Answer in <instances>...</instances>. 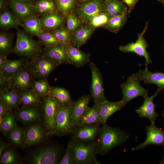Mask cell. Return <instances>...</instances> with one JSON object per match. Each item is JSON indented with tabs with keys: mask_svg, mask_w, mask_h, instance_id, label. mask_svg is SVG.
Returning <instances> with one entry per match:
<instances>
[{
	"mask_svg": "<svg viewBox=\"0 0 164 164\" xmlns=\"http://www.w3.org/2000/svg\"><path fill=\"white\" fill-rule=\"evenodd\" d=\"M51 87L46 78L35 80L31 88L40 98L43 99L50 94Z\"/></svg>",
	"mask_w": 164,
	"mask_h": 164,
	"instance_id": "obj_34",
	"label": "cell"
},
{
	"mask_svg": "<svg viewBox=\"0 0 164 164\" xmlns=\"http://www.w3.org/2000/svg\"><path fill=\"white\" fill-rule=\"evenodd\" d=\"M38 37L41 43L45 47L52 46L63 43L52 33L44 31Z\"/></svg>",
	"mask_w": 164,
	"mask_h": 164,
	"instance_id": "obj_43",
	"label": "cell"
},
{
	"mask_svg": "<svg viewBox=\"0 0 164 164\" xmlns=\"http://www.w3.org/2000/svg\"><path fill=\"white\" fill-rule=\"evenodd\" d=\"M61 103L50 94L43 99L41 107L43 125L48 133H54L56 115Z\"/></svg>",
	"mask_w": 164,
	"mask_h": 164,
	"instance_id": "obj_5",
	"label": "cell"
},
{
	"mask_svg": "<svg viewBox=\"0 0 164 164\" xmlns=\"http://www.w3.org/2000/svg\"><path fill=\"white\" fill-rule=\"evenodd\" d=\"M9 110H11L7 105L3 101H0V117H3Z\"/></svg>",
	"mask_w": 164,
	"mask_h": 164,
	"instance_id": "obj_49",
	"label": "cell"
},
{
	"mask_svg": "<svg viewBox=\"0 0 164 164\" xmlns=\"http://www.w3.org/2000/svg\"><path fill=\"white\" fill-rule=\"evenodd\" d=\"M162 116L164 118V110H163V112L162 114Z\"/></svg>",
	"mask_w": 164,
	"mask_h": 164,
	"instance_id": "obj_57",
	"label": "cell"
},
{
	"mask_svg": "<svg viewBox=\"0 0 164 164\" xmlns=\"http://www.w3.org/2000/svg\"><path fill=\"white\" fill-rule=\"evenodd\" d=\"M73 102L61 103L56 117L54 134L62 136L72 133L73 127L71 122L70 112Z\"/></svg>",
	"mask_w": 164,
	"mask_h": 164,
	"instance_id": "obj_6",
	"label": "cell"
},
{
	"mask_svg": "<svg viewBox=\"0 0 164 164\" xmlns=\"http://www.w3.org/2000/svg\"><path fill=\"white\" fill-rule=\"evenodd\" d=\"M61 154L58 147L54 144L47 143L33 149L28 155L27 160L32 164H58Z\"/></svg>",
	"mask_w": 164,
	"mask_h": 164,
	"instance_id": "obj_4",
	"label": "cell"
},
{
	"mask_svg": "<svg viewBox=\"0 0 164 164\" xmlns=\"http://www.w3.org/2000/svg\"><path fill=\"white\" fill-rule=\"evenodd\" d=\"M59 65L44 53L31 60L29 66L36 78H46Z\"/></svg>",
	"mask_w": 164,
	"mask_h": 164,
	"instance_id": "obj_8",
	"label": "cell"
},
{
	"mask_svg": "<svg viewBox=\"0 0 164 164\" xmlns=\"http://www.w3.org/2000/svg\"><path fill=\"white\" fill-rule=\"evenodd\" d=\"M52 33L61 43L65 44L71 43V33L67 28L60 27L53 30Z\"/></svg>",
	"mask_w": 164,
	"mask_h": 164,
	"instance_id": "obj_44",
	"label": "cell"
},
{
	"mask_svg": "<svg viewBox=\"0 0 164 164\" xmlns=\"http://www.w3.org/2000/svg\"><path fill=\"white\" fill-rule=\"evenodd\" d=\"M10 144L1 141L0 143V156L3 151L9 146Z\"/></svg>",
	"mask_w": 164,
	"mask_h": 164,
	"instance_id": "obj_51",
	"label": "cell"
},
{
	"mask_svg": "<svg viewBox=\"0 0 164 164\" xmlns=\"http://www.w3.org/2000/svg\"><path fill=\"white\" fill-rule=\"evenodd\" d=\"M79 2L82 4L88 2L91 0H78Z\"/></svg>",
	"mask_w": 164,
	"mask_h": 164,
	"instance_id": "obj_53",
	"label": "cell"
},
{
	"mask_svg": "<svg viewBox=\"0 0 164 164\" xmlns=\"http://www.w3.org/2000/svg\"><path fill=\"white\" fill-rule=\"evenodd\" d=\"M89 66L91 73V93L94 101V105L99 106L107 100L104 93L103 77L99 68L92 62Z\"/></svg>",
	"mask_w": 164,
	"mask_h": 164,
	"instance_id": "obj_10",
	"label": "cell"
},
{
	"mask_svg": "<svg viewBox=\"0 0 164 164\" xmlns=\"http://www.w3.org/2000/svg\"><path fill=\"white\" fill-rule=\"evenodd\" d=\"M58 164H74L71 150L70 140L69 141L67 144L64 155Z\"/></svg>",
	"mask_w": 164,
	"mask_h": 164,
	"instance_id": "obj_46",
	"label": "cell"
},
{
	"mask_svg": "<svg viewBox=\"0 0 164 164\" xmlns=\"http://www.w3.org/2000/svg\"><path fill=\"white\" fill-rule=\"evenodd\" d=\"M0 158V164H19L22 163V159L17 152L9 147L3 151Z\"/></svg>",
	"mask_w": 164,
	"mask_h": 164,
	"instance_id": "obj_35",
	"label": "cell"
},
{
	"mask_svg": "<svg viewBox=\"0 0 164 164\" xmlns=\"http://www.w3.org/2000/svg\"><path fill=\"white\" fill-rule=\"evenodd\" d=\"M9 78L0 73V91L9 88Z\"/></svg>",
	"mask_w": 164,
	"mask_h": 164,
	"instance_id": "obj_47",
	"label": "cell"
},
{
	"mask_svg": "<svg viewBox=\"0 0 164 164\" xmlns=\"http://www.w3.org/2000/svg\"><path fill=\"white\" fill-rule=\"evenodd\" d=\"M50 94L61 103H70L73 102L68 91L62 87H51Z\"/></svg>",
	"mask_w": 164,
	"mask_h": 164,
	"instance_id": "obj_39",
	"label": "cell"
},
{
	"mask_svg": "<svg viewBox=\"0 0 164 164\" xmlns=\"http://www.w3.org/2000/svg\"><path fill=\"white\" fill-rule=\"evenodd\" d=\"M129 14L127 12L111 17L104 28L111 32L118 33L126 24Z\"/></svg>",
	"mask_w": 164,
	"mask_h": 164,
	"instance_id": "obj_30",
	"label": "cell"
},
{
	"mask_svg": "<svg viewBox=\"0 0 164 164\" xmlns=\"http://www.w3.org/2000/svg\"><path fill=\"white\" fill-rule=\"evenodd\" d=\"M105 4L106 12L110 18L128 12L127 6L122 1L105 0Z\"/></svg>",
	"mask_w": 164,
	"mask_h": 164,
	"instance_id": "obj_31",
	"label": "cell"
},
{
	"mask_svg": "<svg viewBox=\"0 0 164 164\" xmlns=\"http://www.w3.org/2000/svg\"><path fill=\"white\" fill-rule=\"evenodd\" d=\"M34 6L39 13L45 15L55 12V9L53 0H40Z\"/></svg>",
	"mask_w": 164,
	"mask_h": 164,
	"instance_id": "obj_40",
	"label": "cell"
},
{
	"mask_svg": "<svg viewBox=\"0 0 164 164\" xmlns=\"http://www.w3.org/2000/svg\"><path fill=\"white\" fill-rule=\"evenodd\" d=\"M110 18L106 12H103L93 17L87 24L95 29L98 27L104 28Z\"/></svg>",
	"mask_w": 164,
	"mask_h": 164,
	"instance_id": "obj_41",
	"label": "cell"
},
{
	"mask_svg": "<svg viewBox=\"0 0 164 164\" xmlns=\"http://www.w3.org/2000/svg\"><path fill=\"white\" fill-rule=\"evenodd\" d=\"M40 20L43 29L48 30L61 27L64 22L63 17L55 12L45 15Z\"/></svg>",
	"mask_w": 164,
	"mask_h": 164,
	"instance_id": "obj_27",
	"label": "cell"
},
{
	"mask_svg": "<svg viewBox=\"0 0 164 164\" xmlns=\"http://www.w3.org/2000/svg\"><path fill=\"white\" fill-rule=\"evenodd\" d=\"M12 51L18 56H26L31 60L41 54L42 49L40 43L33 39L25 31L19 29Z\"/></svg>",
	"mask_w": 164,
	"mask_h": 164,
	"instance_id": "obj_3",
	"label": "cell"
},
{
	"mask_svg": "<svg viewBox=\"0 0 164 164\" xmlns=\"http://www.w3.org/2000/svg\"><path fill=\"white\" fill-rule=\"evenodd\" d=\"M157 1L162 4L164 6V0H157Z\"/></svg>",
	"mask_w": 164,
	"mask_h": 164,
	"instance_id": "obj_55",
	"label": "cell"
},
{
	"mask_svg": "<svg viewBox=\"0 0 164 164\" xmlns=\"http://www.w3.org/2000/svg\"><path fill=\"white\" fill-rule=\"evenodd\" d=\"M12 38L9 33L2 31L0 33V54L8 56L12 51Z\"/></svg>",
	"mask_w": 164,
	"mask_h": 164,
	"instance_id": "obj_38",
	"label": "cell"
},
{
	"mask_svg": "<svg viewBox=\"0 0 164 164\" xmlns=\"http://www.w3.org/2000/svg\"><path fill=\"white\" fill-rule=\"evenodd\" d=\"M17 118L15 113L12 111H8L4 116L2 123L0 124V131L5 135L13 129L17 125Z\"/></svg>",
	"mask_w": 164,
	"mask_h": 164,
	"instance_id": "obj_36",
	"label": "cell"
},
{
	"mask_svg": "<svg viewBox=\"0 0 164 164\" xmlns=\"http://www.w3.org/2000/svg\"><path fill=\"white\" fill-rule=\"evenodd\" d=\"M105 12V0H91L76 7L74 13L82 23L87 24L93 17Z\"/></svg>",
	"mask_w": 164,
	"mask_h": 164,
	"instance_id": "obj_7",
	"label": "cell"
},
{
	"mask_svg": "<svg viewBox=\"0 0 164 164\" xmlns=\"http://www.w3.org/2000/svg\"><path fill=\"white\" fill-rule=\"evenodd\" d=\"M71 150L74 164H101L97 159L95 141L85 142L71 139Z\"/></svg>",
	"mask_w": 164,
	"mask_h": 164,
	"instance_id": "obj_2",
	"label": "cell"
},
{
	"mask_svg": "<svg viewBox=\"0 0 164 164\" xmlns=\"http://www.w3.org/2000/svg\"><path fill=\"white\" fill-rule=\"evenodd\" d=\"M129 138L128 133L118 128L111 127L106 123L102 124L95 140L98 154H107L115 147L125 142Z\"/></svg>",
	"mask_w": 164,
	"mask_h": 164,
	"instance_id": "obj_1",
	"label": "cell"
},
{
	"mask_svg": "<svg viewBox=\"0 0 164 164\" xmlns=\"http://www.w3.org/2000/svg\"><path fill=\"white\" fill-rule=\"evenodd\" d=\"M127 6L129 13L133 10L136 4L138 2V0H122Z\"/></svg>",
	"mask_w": 164,
	"mask_h": 164,
	"instance_id": "obj_48",
	"label": "cell"
},
{
	"mask_svg": "<svg viewBox=\"0 0 164 164\" xmlns=\"http://www.w3.org/2000/svg\"><path fill=\"white\" fill-rule=\"evenodd\" d=\"M19 92L20 107L41 106L42 101L31 88Z\"/></svg>",
	"mask_w": 164,
	"mask_h": 164,
	"instance_id": "obj_29",
	"label": "cell"
},
{
	"mask_svg": "<svg viewBox=\"0 0 164 164\" xmlns=\"http://www.w3.org/2000/svg\"><path fill=\"white\" fill-rule=\"evenodd\" d=\"M163 146L164 148V145ZM160 163L161 164H164V153L162 158V159L161 160V161Z\"/></svg>",
	"mask_w": 164,
	"mask_h": 164,
	"instance_id": "obj_54",
	"label": "cell"
},
{
	"mask_svg": "<svg viewBox=\"0 0 164 164\" xmlns=\"http://www.w3.org/2000/svg\"><path fill=\"white\" fill-rule=\"evenodd\" d=\"M67 28L70 33H72L81 26L82 22L80 19L72 12L67 17Z\"/></svg>",
	"mask_w": 164,
	"mask_h": 164,
	"instance_id": "obj_45",
	"label": "cell"
},
{
	"mask_svg": "<svg viewBox=\"0 0 164 164\" xmlns=\"http://www.w3.org/2000/svg\"><path fill=\"white\" fill-rule=\"evenodd\" d=\"M19 0L22 1V2H30L32 0Z\"/></svg>",
	"mask_w": 164,
	"mask_h": 164,
	"instance_id": "obj_56",
	"label": "cell"
},
{
	"mask_svg": "<svg viewBox=\"0 0 164 164\" xmlns=\"http://www.w3.org/2000/svg\"><path fill=\"white\" fill-rule=\"evenodd\" d=\"M15 111L17 119L24 124L39 121L42 117L41 106L20 107Z\"/></svg>",
	"mask_w": 164,
	"mask_h": 164,
	"instance_id": "obj_18",
	"label": "cell"
},
{
	"mask_svg": "<svg viewBox=\"0 0 164 164\" xmlns=\"http://www.w3.org/2000/svg\"><path fill=\"white\" fill-rule=\"evenodd\" d=\"M31 61L22 58L12 60H9L6 63L0 68V73L10 78L28 67Z\"/></svg>",
	"mask_w": 164,
	"mask_h": 164,
	"instance_id": "obj_24",
	"label": "cell"
},
{
	"mask_svg": "<svg viewBox=\"0 0 164 164\" xmlns=\"http://www.w3.org/2000/svg\"><path fill=\"white\" fill-rule=\"evenodd\" d=\"M22 26L30 35L39 36L44 31L40 19L37 16L31 17L22 22Z\"/></svg>",
	"mask_w": 164,
	"mask_h": 164,
	"instance_id": "obj_33",
	"label": "cell"
},
{
	"mask_svg": "<svg viewBox=\"0 0 164 164\" xmlns=\"http://www.w3.org/2000/svg\"><path fill=\"white\" fill-rule=\"evenodd\" d=\"M134 74L140 82L143 81L145 83L155 84L164 89V73L152 72L146 67Z\"/></svg>",
	"mask_w": 164,
	"mask_h": 164,
	"instance_id": "obj_23",
	"label": "cell"
},
{
	"mask_svg": "<svg viewBox=\"0 0 164 164\" xmlns=\"http://www.w3.org/2000/svg\"><path fill=\"white\" fill-rule=\"evenodd\" d=\"M11 7L15 16L22 22L33 16H37L39 13L34 5L19 0H10Z\"/></svg>",
	"mask_w": 164,
	"mask_h": 164,
	"instance_id": "obj_16",
	"label": "cell"
},
{
	"mask_svg": "<svg viewBox=\"0 0 164 164\" xmlns=\"http://www.w3.org/2000/svg\"><path fill=\"white\" fill-rule=\"evenodd\" d=\"M8 60L7 59V56L0 54V68L6 64Z\"/></svg>",
	"mask_w": 164,
	"mask_h": 164,
	"instance_id": "obj_50",
	"label": "cell"
},
{
	"mask_svg": "<svg viewBox=\"0 0 164 164\" xmlns=\"http://www.w3.org/2000/svg\"><path fill=\"white\" fill-rule=\"evenodd\" d=\"M22 26V24L16 17L9 10L4 9L1 10L0 13V26L5 29L12 28H17L19 26Z\"/></svg>",
	"mask_w": 164,
	"mask_h": 164,
	"instance_id": "obj_28",
	"label": "cell"
},
{
	"mask_svg": "<svg viewBox=\"0 0 164 164\" xmlns=\"http://www.w3.org/2000/svg\"><path fill=\"white\" fill-rule=\"evenodd\" d=\"M35 79L28 66L9 78V88L18 91L31 88Z\"/></svg>",
	"mask_w": 164,
	"mask_h": 164,
	"instance_id": "obj_13",
	"label": "cell"
},
{
	"mask_svg": "<svg viewBox=\"0 0 164 164\" xmlns=\"http://www.w3.org/2000/svg\"><path fill=\"white\" fill-rule=\"evenodd\" d=\"M100 123L99 120V106L88 107L77 125Z\"/></svg>",
	"mask_w": 164,
	"mask_h": 164,
	"instance_id": "obj_32",
	"label": "cell"
},
{
	"mask_svg": "<svg viewBox=\"0 0 164 164\" xmlns=\"http://www.w3.org/2000/svg\"><path fill=\"white\" fill-rule=\"evenodd\" d=\"M59 9L64 16L72 12L74 8L75 0H56Z\"/></svg>",
	"mask_w": 164,
	"mask_h": 164,
	"instance_id": "obj_42",
	"label": "cell"
},
{
	"mask_svg": "<svg viewBox=\"0 0 164 164\" xmlns=\"http://www.w3.org/2000/svg\"><path fill=\"white\" fill-rule=\"evenodd\" d=\"M0 101L4 102L11 110H16L20 106L19 92L10 88L1 90Z\"/></svg>",
	"mask_w": 164,
	"mask_h": 164,
	"instance_id": "obj_26",
	"label": "cell"
},
{
	"mask_svg": "<svg viewBox=\"0 0 164 164\" xmlns=\"http://www.w3.org/2000/svg\"><path fill=\"white\" fill-rule=\"evenodd\" d=\"M146 137L145 141L136 147L132 148V151L144 149L150 145H164V130L157 127L155 123H151L146 127Z\"/></svg>",
	"mask_w": 164,
	"mask_h": 164,
	"instance_id": "obj_15",
	"label": "cell"
},
{
	"mask_svg": "<svg viewBox=\"0 0 164 164\" xmlns=\"http://www.w3.org/2000/svg\"><path fill=\"white\" fill-rule=\"evenodd\" d=\"M163 89L158 87L156 92L151 97L148 96L144 97V100L143 104L135 110L139 116L141 118H146L149 119L151 123H155L156 118L159 114L155 111L156 105L154 104V98L160 91Z\"/></svg>",
	"mask_w": 164,
	"mask_h": 164,
	"instance_id": "obj_17",
	"label": "cell"
},
{
	"mask_svg": "<svg viewBox=\"0 0 164 164\" xmlns=\"http://www.w3.org/2000/svg\"><path fill=\"white\" fill-rule=\"evenodd\" d=\"M91 95H84L72 103L70 112V121L74 128L77 125L80 119L87 110L91 99Z\"/></svg>",
	"mask_w": 164,
	"mask_h": 164,
	"instance_id": "obj_19",
	"label": "cell"
},
{
	"mask_svg": "<svg viewBox=\"0 0 164 164\" xmlns=\"http://www.w3.org/2000/svg\"><path fill=\"white\" fill-rule=\"evenodd\" d=\"M140 83L134 74L121 84L123 94L121 100L125 104L139 96L144 97L148 96V90L142 87Z\"/></svg>",
	"mask_w": 164,
	"mask_h": 164,
	"instance_id": "obj_11",
	"label": "cell"
},
{
	"mask_svg": "<svg viewBox=\"0 0 164 164\" xmlns=\"http://www.w3.org/2000/svg\"><path fill=\"white\" fill-rule=\"evenodd\" d=\"M25 130L17 125L7 135L9 140L16 147H23Z\"/></svg>",
	"mask_w": 164,
	"mask_h": 164,
	"instance_id": "obj_37",
	"label": "cell"
},
{
	"mask_svg": "<svg viewBox=\"0 0 164 164\" xmlns=\"http://www.w3.org/2000/svg\"><path fill=\"white\" fill-rule=\"evenodd\" d=\"M126 104L122 100L111 102L107 100L99 106V120L102 124L106 123L108 119L115 112L121 110Z\"/></svg>",
	"mask_w": 164,
	"mask_h": 164,
	"instance_id": "obj_21",
	"label": "cell"
},
{
	"mask_svg": "<svg viewBox=\"0 0 164 164\" xmlns=\"http://www.w3.org/2000/svg\"><path fill=\"white\" fill-rule=\"evenodd\" d=\"M148 22L145 23V26L142 32L138 34V38L135 42H132L125 46H121L119 50L125 53H133L145 59V64L149 65L152 62L149 53L146 51V48L149 45L146 39L144 38V35L146 32L148 27Z\"/></svg>",
	"mask_w": 164,
	"mask_h": 164,
	"instance_id": "obj_9",
	"label": "cell"
},
{
	"mask_svg": "<svg viewBox=\"0 0 164 164\" xmlns=\"http://www.w3.org/2000/svg\"><path fill=\"white\" fill-rule=\"evenodd\" d=\"M66 44L62 43L45 47L44 53L59 65L63 64H70Z\"/></svg>",
	"mask_w": 164,
	"mask_h": 164,
	"instance_id": "obj_22",
	"label": "cell"
},
{
	"mask_svg": "<svg viewBox=\"0 0 164 164\" xmlns=\"http://www.w3.org/2000/svg\"><path fill=\"white\" fill-rule=\"evenodd\" d=\"M5 3L4 0H0V10L5 8Z\"/></svg>",
	"mask_w": 164,
	"mask_h": 164,
	"instance_id": "obj_52",
	"label": "cell"
},
{
	"mask_svg": "<svg viewBox=\"0 0 164 164\" xmlns=\"http://www.w3.org/2000/svg\"><path fill=\"white\" fill-rule=\"evenodd\" d=\"M49 135L43 125L39 123L31 125L25 130L23 147L40 145L45 142Z\"/></svg>",
	"mask_w": 164,
	"mask_h": 164,
	"instance_id": "obj_12",
	"label": "cell"
},
{
	"mask_svg": "<svg viewBox=\"0 0 164 164\" xmlns=\"http://www.w3.org/2000/svg\"><path fill=\"white\" fill-rule=\"evenodd\" d=\"M95 29L87 24H84L71 33V43L75 47L79 48L84 45L94 32Z\"/></svg>",
	"mask_w": 164,
	"mask_h": 164,
	"instance_id": "obj_25",
	"label": "cell"
},
{
	"mask_svg": "<svg viewBox=\"0 0 164 164\" xmlns=\"http://www.w3.org/2000/svg\"><path fill=\"white\" fill-rule=\"evenodd\" d=\"M100 123L77 125L71 133V139L77 141L90 142L95 141L101 127Z\"/></svg>",
	"mask_w": 164,
	"mask_h": 164,
	"instance_id": "obj_14",
	"label": "cell"
},
{
	"mask_svg": "<svg viewBox=\"0 0 164 164\" xmlns=\"http://www.w3.org/2000/svg\"><path fill=\"white\" fill-rule=\"evenodd\" d=\"M66 47L70 64L77 68L82 67L90 61V54L81 51L72 44H67Z\"/></svg>",
	"mask_w": 164,
	"mask_h": 164,
	"instance_id": "obj_20",
	"label": "cell"
}]
</instances>
